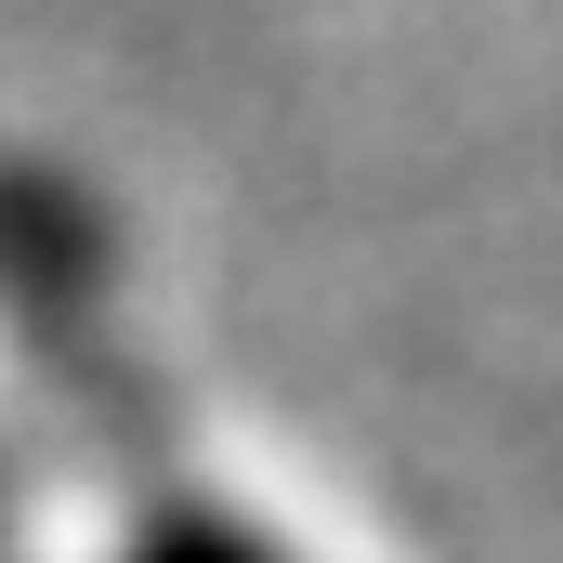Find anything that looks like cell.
<instances>
[{"label": "cell", "instance_id": "obj_1", "mask_svg": "<svg viewBox=\"0 0 563 563\" xmlns=\"http://www.w3.org/2000/svg\"><path fill=\"white\" fill-rule=\"evenodd\" d=\"M119 563H288L250 511H223V498H197V485H157L132 511V538H119Z\"/></svg>", "mask_w": 563, "mask_h": 563}]
</instances>
